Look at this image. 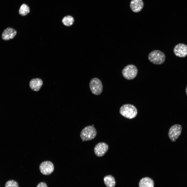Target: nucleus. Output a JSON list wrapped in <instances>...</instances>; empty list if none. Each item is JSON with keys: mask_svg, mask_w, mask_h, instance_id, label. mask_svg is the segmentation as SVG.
Instances as JSON below:
<instances>
[{"mask_svg": "<svg viewBox=\"0 0 187 187\" xmlns=\"http://www.w3.org/2000/svg\"><path fill=\"white\" fill-rule=\"evenodd\" d=\"M120 114L124 117L129 119L135 118L137 114L136 108L133 105L129 104L122 106L119 110Z\"/></svg>", "mask_w": 187, "mask_h": 187, "instance_id": "nucleus-1", "label": "nucleus"}, {"mask_svg": "<svg viewBox=\"0 0 187 187\" xmlns=\"http://www.w3.org/2000/svg\"><path fill=\"white\" fill-rule=\"evenodd\" d=\"M148 58L152 63L156 65H160L164 62L165 57L164 54L162 51L155 50L149 54Z\"/></svg>", "mask_w": 187, "mask_h": 187, "instance_id": "nucleus-2", "label": "nucleus"}, {"mask_svg": "<svg viewBox=\"0 0 187 187\" xmlns=\"http://www.w3.org/2000/svg\"><path fill=\"white\" fill-rule=\"evenodd\" d=\"M97 134V132L95 128L92 125H89L85 127L82 129L80 136L83 141H89L94 139Z\"/></svg>", "mask_w": 187, "mask_h": 187, "instance_id": "nucleus-3", "label": "nucleus"}, {"mask_svg": "<svg viewBox=\"0 0 187 187\" xmlns=\"http://www.w3.org/2000/svg\"><path fill=\"white\" fill-rule=\"evenodd\" d=\"M138 73L137 67L133 64L126 66L123 69L122 74L123 76L127 80L132 79L136 76Z\"/></svg>", "mask_w": 187, "mask_h": 187, "instance_id": "nucleus-4", "label": "nucleus"}, {"mask_svg": "<svg viewBox=\"0 0 187 187\" xmlns=\"http://www.w3.org/2000/svg\"><path fill=\"white\" fill-rule=\"evenodd\" d=\"M89 87L92 93L94 95H99L102 92L103 86L101 81L98 78H92L89 83Z\"/></svg>", "mask_w": 187, "mask_h": 187, "instance_id": "nucleus-5", "label": "nucleus"}, {"mask_svg": "<svg viewBox=\"0 0 187 187\" xmlns=\"http://www.w3.org/2000/svg\"><path fill=\"white\" fill-rule=\"evenodd\" d=\"M182 127L180 124H176L172 126L170 128L168 133L169 137L173 142L176 141L181 135Z\"/></svg>", "mask_w": 187, "mask_h": 187, "instance_id": "nucleus-6", "label": "nucleus"}, {"mask_svg": "<svg viewBox=\"0 0 187 187\" xmlns=\"http://www.w3.org/2000/svg\"><path fill=\"white\" fill-rule=\"evenodd\" d=\"M53 164L50 161H46L42 163L39 166V169L42 173L45 175H49L54 170Z\"/></svg>", "mask_w": 187, "mask_h": 187, "instance_id": "nucleus-7", "label": "nucleus"}, {"mask_svg": "<svg viewBox=\"0 0 187 187\" xmlns=\"http://www.w3.org/2000/svg\"><path fill=\"white\" fill-rule=\"evenodd\" d=\"M109 149L108 145L105 143L101 142L97 143L94 148V152L97 157L103 156Z\"/></svg>", "mask_w": 187, "mask_h": 187, "instance_id": "nucleus-8", "label": "nucleus"}, {"mask_svg": "<svg viewBox=\"0 0 187 187\" xmlns=\"http://www.w3.org/2000/svg\"><path fill=\"white\" fill-rule=\"evenodd\" d=\"M173 52L176 56L184 57L187 55V46L183 43H179L175 46Z\"/></svg>", "mask_w": 187, "mask_h": 187, "instance_id": "nucleus-9", "label": "nucleus"}, {"mask_svg": "<svg viewBox=\"0 0 187 187\" xmlns=\"http://www.w3.org/2000/svg\"><path fill=\"white\" fill-rule=\"evenodd\" d=\"M16 34L17 31L15 29L11 28L8 27L3 31L2 38L4 40H8L14 38Z\"/></svg>", "mask_w": 187, "mask_h": 187, "instance_id": "nucleus-10", "label": "nucleus"}, {"mask_svg": "<svg viewBox=\"0 0 187 187\" xmlns=\"http://www.w3.org/2000/svg\"><path fill=\"white\" fill-rule=\"evenodd\" d=\"M144 5L142 0H132L130 3V6L132 11L138 12L142 10Z\"/></svg>", "mask_w": 187, "mask_h": 187, "instance_id": "nucleus-11", "label": "nucleus"}, {"mask_svg": "<svg viewBox=\"0 0 187 187\" xmlns=\"http://www.w3.org/2000/svg\"><path fill=\"white\" fill-rule=\"evenodd\" d=\"M43 84L42 80L39 78H33L29 82V86L33 90L37 91L39 90Z\"/></svg>", "mask_w": 187, "mask_h": 187, "instance_id": "nucleus-12", "label": "nucleus"}, {"mask_svg": "<svg viewBox=\"0 0 187 187\" xmlns=\"http://www.w3.org/2000/svg\"><path fill=\"white\" fill-rule=\"evenodd\" d=\"M139 186V187H154V182L151 178L145 177L140 180Z\"/></svg>", "mask_w": 187, "mask_h": 187, "instance_id": "nucleus-13", "label": "nucleus"}, {"mask_svg": "<svg viewBox=\"0 0 187 187\" xmlns=\"http://www.w3.org/2000/svg\"><path fill=\"white\" fill-rule=\"evenodd\" d=\"M104 181L107 187H114L116 185L114 178L111 175H108L104 178Z\"/></svg>", "mask_w": 187, "mask_h": 187, "instance_id": "nucleus-14", "label": "nucleus"}, {"mask_svg": "<svg viewBox=\"0 0 187 187\" xmlns=\"http://www.w3.org/2000/svg\"><path fill=\"white\" fill-rule=\"evenodd\" d=\"M74 21V18L70 15H67L64 17L62 20L63 24L65 25L69 26L73 24Z\"/></svg>", "mask_w": 187, "mask_h": 187, "instance_id": "nucleus-15", "label": "nucleus"}, {"mask_svg": "<svg viewBox=\"0 0 187 187\" xmlns=\"http://www.w3.org/2000/svg\"><path fill=\"white\" fill-rule=\"evenodd\" d=\"M30 12L29 7L25 4H23L21 5L18 11L19 14L23 16L26 15Z\"/></svg>", "mask_w": 187, "mask_h": 187, "instance_id": "nucleus-16", "label": "nucleus"}, {"mask_svg": "<svg viewBox=\"0 0 187 187\" xmlns=\"http://www.w3.org/2000/svg\"><path fill=\"white\" fill-rule=\"evenodd\" d=\"M5 187H19L18 183L16 181L11 180L8 181L5 185Z\"/></svg>", "mask_w": 187, "mask_h": 187, "instance_id": "nucleus-17", "label": "nucleus"}, {"mask_svg": "<svg viewBox=\"0 0 187 187\" xmlns=\"http://www.w3.org/2000/svg\"><path fill=\"white\" fill-rule=\"evenodd\" d=\"M36 187H48L46 184L44 182H41L39 183Z\"/></svg>", "mask_w": 187, "mask_h": 187, "instance_id": "nucleus-18", "label": "nucleus"}, {"mask_svg": "<svg viewBox=\"0 0 187 187\" xmlns=\"http://www.w3.org/2000/svg\"><path fill=\"white\" fill-rule=\"evenodd\" d=\"M186 94L187 95V86H186Z\"/></svg>", "mask_w": 187, "mask_h": 187, "instance_id": "nucleus-19", "label": "nucleus"}]
</instances>
